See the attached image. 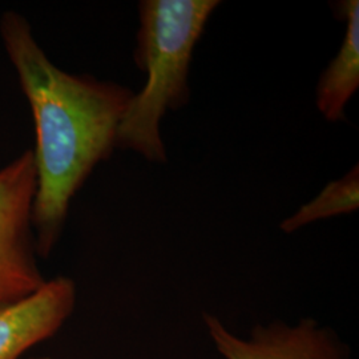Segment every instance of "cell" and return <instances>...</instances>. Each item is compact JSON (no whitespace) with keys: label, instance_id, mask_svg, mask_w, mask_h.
Segmentation results:
<instances>
[{"label":"cell","instance_id":"3","mask_svg":"<svg viewBox=\"0 0 359 359\" xmlns=\"http://www.w3.org/2000/svg\"><path fill=\"white\" fill-rule=\"evenodd\" d=\"M35 188L31 151L0 168V304L31 294L46 283L32 228Z\"/></svg>","mask_w":359,"mask_h":359},{"label":"cell","instance_id":"4","mask_svg":"<svg viewBox=\"0 0 359 359\" xmlns=\"http://www.w3.org/2000/svg\"><path fill=\"white\" fill-rule=\"evenodd\" d=\"M76 304V286L67 277L36 292L0 304V359H19L60 330Z\"/></svg>","mask_w":359,"mask_h":359},{"label":"cell","instance_id":"8","mask_svg":"<svg viewBox=\"0 0 359 359\" xmlns=\"http://www.w3.org/2000/svg\"><path fill=\"white\" fill-rule=\"evenodd\" d=\"M35 359H51V358H35Z\"/></svg>","mask_w":359,"mask_h":359},{"label":"cell","instance_id":"5","mask_svg":"<svg viewBox=\"0 0 359 359\" xmlns=\"http://www.w3.org/2000/svg\"><path fill=\"white\" fill-rule=\"evenodd\" d=\"M206 325L218 351L226 359H341L333 342L311 321L295 327L257 329L250 341L231 335L217 318Z\"/></svg>","mask_w":359,"mask_h":359},{"label":"cell","instance_id":"6","mask_svg":"<svg viewBox=\"0 0 359 359\" xmlns=\"http://www.w3.org/2000/svg\"><path fill=\"white\" fill-rule=\"evenodd\" d=\"M337 16L346 20V34L338 55L317 86V107L330 123L345 120V108L359 87V1L334 3Z\"/></svg>","mask_w":359,"mask_h":359},{"label":"cell","instance_id":"7","mask_svg":"<svg viewBox=\"0 0 359 359\" xmlns=\"http://www.w3.org/2000/svg\"><path fill=\"white\" fill-rule=\"evenodd\" d=\"M359 206V167L351 168L344 177L327 184L314 200L301 206L292 217L286 218L281 229L293 231L323 218L357 210Z\"/></svg>","mask_w":359,"mask_h":359},{"label":"cell","instance_id":"2","mask_svg":"<svg viewBox=\"0 0 359 359\" xmlns=\"http://www.w3.org/2000/svg\"><path fill=\"white\" fill-rule=\"evenodd\" d=\"M218 4V0L139 3L135 62L148 79L142 92H135L123 116L116 148L135 151L152 163H167L160 123L167 111H179L189 102L193 51Z\"/></svg>","mask_w":359,"mask_h":359},{"label":"cell","instance_id":"1","mask_svg":"<svg viewBox=\"0 0 359 359\" xmlns=\"http://www.w3.org/2000/svg\"><path fill=\"white\" fill-rule=\"evenodd\" d=\"M0 36L34 120L32 228L38 256L48 257L71 201L96 165L114 154L118 126L135 90L60 69L18 13L0 16Z\"/></svg>","mask_w":359,"mask_h":359}]
</instances>
